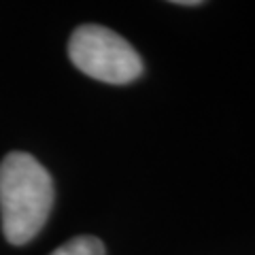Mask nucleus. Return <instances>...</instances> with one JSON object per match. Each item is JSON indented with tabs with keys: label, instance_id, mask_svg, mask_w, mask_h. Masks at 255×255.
Segmentation results:
<instances>
[{
	"label": "nucleus",
	"instance_id": "f257e3e1",
	"mask_svg": "<svg viewBox=\"0 0 255 255\" xmlns=\"http://www.w3.org/2000/svg\"><path fill=\"white\" fill-rule=\"evenodd\" d=\"M53 206L49 172L32 155L13 151L0 162V215L11 245H26L43 230Z\"/></svg>",
	"mask_w": 255,
	"mask_h": 255
},
{
	"label": "nucleus",
	"instance_id": "f03ea898",
	"mask_svg": "<svg viewBox=\"0 0 255 255\" xmlns=\"http://www.w3.org/2000/svg\"><path fill=\"white\" fill-rule=\"evenodd\" d=\"M68 53L81 73L105 83H130L142 73L136 49L117 32L98 23L79 26L70 36Z\"/></svg>",
	"mask_w": 255,
	"mask_h": 255
},
{
	"label": "nucleus",
	"instance_id": "7ed1b4c3",
	"mask_svg": "<svg viewBox=\"0 0 255 255\" xmlns=\"http://www.w3.org/2000/svg\"><path fill=\"white\" fill-rule=\"evenodd\" d=\"M51 255H105V245L94 236H77L58 247Z\"/></svg>",
	"mask_w": 255,
	"mask_h": 255
},
{
	"label": "nucleus",
	"instance_id": "20e7f679",
	"mask_svg": "<svg viewBox=\"0 0 255 255\" xmlns=\"http://www.w3.org/2000/svg\"><path fill=\"white\" fill-rule=\"evenodd\" d=\"M174 4H183V6H198L200 0H174Z\"/></svg>",
	"mask_w": 255,
	"mask_h": 255
}]
</instances>
